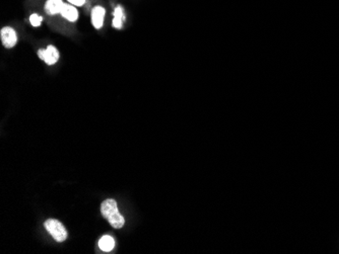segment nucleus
<instances>
[{"mask_svg":"<svg viewBox=\"0 0 339 254\" xmlns=\"http://www.w3.org/2000/svg\"><path fill=\"white\" fill-rule=\"evenodd\" d=\"M115 246V241L113 239V237L109 236V235H106V236H103L100 241H99V247L101 250L105 251V252H110L113 250Z\"/></svg>","mask_w":339,"mask_h":254,"instance_id":"obj_9","label":"nucleus"},{"mask_svg":"<svg viewBox=\"0 0 339 254\" xmlns=\"http://www.w3.org/2000/svg\"><path fill=\"white\" fill-rule=\"evenodd\" d=\"M46 230L51 234V236L58 242H63L67 238V231L62 223L58 220L49 219L44 224Z\"/></svg>","mask_w":339,"mask_h":254,"instance_id":"obj_1","label":"nucleus"},{"mask_svg":"<svg viewBox=\"0 0 339 254\" xmlns=\"http://www.w3.org/2000/svg\"><path fill=\"white\" fill-rule=\"evenodd\" d=\"M63 5L64 3L62 0H48L45 5V10L48 14L54 15L57 13H61Z\"/></svg>","mask_w":339,"mask_h":254,"instance_id":"obj_6","label":"nucleus"},{"mask_svg":"<svg viewBox=\"0 0 339 254\" xmlns=\"http://www.w3.org/2000/svg\"><path fill=\"white\" fill-rule=\"evenodd\" d=\"M0 36H1V42L3 46L7 49H10L15 46L17 42V37L15 30L10 26H5L0 31Z\"/></svg>","mask_w":339,"mask_h":254,"instance_id":"obj_3","label":"nucleus"},{"mask_svg":"<svg viewBox=\"0 0 339 254\" xmlns=\"http://www.w3.org/2000/svg\"><path fill=\"white\" fill-rule=\"evenodd\" d=\"M116 212H118V206H117V203H116L115 200L109 199V200H106L102 203L101 213L106 219H108L111 215H113Z\"/></svg>","mask_w":339,"mask_h":254,"instance_id":"obj_5","label":"nucleus"},{"mask_svg":"<svg viewBox=\"0 0 339 254\" xmlns=\"http://www.w3.org/2000/svg\"><path fill=\"white\" fill-rule=\"evenodd\" d=\"M71 4L76 5V6H82L85 2V0H67Z\"/></svg>","mask_w":339,"mask_h":254,"instance_id":"obj_12","label":"nucleus"},{"mask_svg":"<svg viewBox=\"0 0 339 254\" xmlns=\"http://www.w3.org/2000/svg\"><path fill=\"white\" fill-rule=\"evenodd\" d=\"M125 19L124 13H123V8L121 6L116 7L114 11V19H113V26L116 28L122 27V22Z\"/></svg>","mask_w":339,"mask_h":254,"instance_id":"obj_10","label":"nucleus"},{"mask_svg":"<svg viewBox=\"0 0 339 254\" xmlns=\"http://www.w3.org/2000/svg\"><path fill=\"white\" fill-rule=\"evenodd\" d=\"M105 9L102 6H97L91 11V22L96 28H101L104 23Z\"/></svg>","mask_w":339,"mask_h":254,"instance_id":"obj_4","label":"nucleus"},{"mask_svg":"<svg viewBox=\"0 0 339 254\" xmlns=\"http://www.w3.org/2000/svg\"><path fill=\"white\" fill-rule=\"evenodd\" d=\"M61 15L64 18H66L69 21H75L78 18V12L77 9L72 6L71 4H65L63 5L62 10H61Z\"/></svg>","mask_w":339,"mask_h":254,"instance_id":"obj_7","label":"nucleus"},{"mask_svg":"<svg viewBox=\"0 0 339 254\" xmlns=\"http://www.w3.org/2000/svg\"><path fill=\"white\" fill-rule=\"evenodd\" d=\"M107 220L109 221L110 225H111L112 227L116 228V229L122 228L123 226H124V223H125V219H124V217H123V216L119 213V211L116 212V213H114L113 215H111Z\"/></svg>","mask_w":339,"mask_h":254,"instance_id":"obj_8","label":"nucleus"},{"mask_svg":"<svg viewBox=\"0 0 339 254\" xmlns=\"http://www.w3.org/2000/svg\"><path fill=\"white\" fill-rule=\"evenodd\" d=\"M38 56L41 60H43L46 64L53 65L59 59V52L54 46H48L47 49L39 50Z\"/></svg>","mask_w":339,"mask_h":254,"instance_id":"obj_2","label":"nucleus"},{"mask_svg":"<svg viewBox=\"0 0 339 254\" xmlns=\"http://www.w3.org/2000/svg\"><path fill=\"white\" fill-rule=\"evenodd\" d=\"M42 20H43V17L36 13L29 16V21L33 24V26H40L42 23Z\"/></svg>","mask_w":339,"mask_h":254,"instance_id":"obj_11","label":"nucleus"}]
</instances>
